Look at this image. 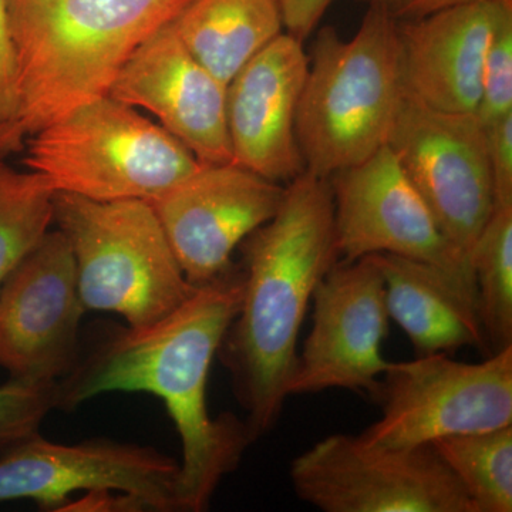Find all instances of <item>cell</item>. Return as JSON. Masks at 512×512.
<instances>
[{
    "mask_svg": "<svg viewBox=\"0 0 512 512\" xmlns=\"http://www.w3.org/2000/svg\"><path fill=\"white\" fill-rule=\"evenodd\" d=\"M242 268L197 286L173 312L144 328H119L82 355L56 382V409H76L109 393H148L163 400L181 440L180 511L210 508L222 480L254 443L245 420L208 409L211 365L241 308Z\"/></svg>",
    "mask_w": 512,
    "mask_h": 512,
    "instance_id": "cell-1",
    "label": "cell"
},
{
    "mask_svg": "<svg viewBox=\"0 0 512 512\" xmlns=\"http://www.w3.org/2000/svg\"><path fill=\"white\" fill-rule=\"evenodd\" d=\"M241 245V308L218 355L256 441L281 417L313 292L340 259L329 178H293L275 217Z\"/></svg>",
    "mask_w": 512,
    "mask_h": 512,
    "instance_id": "cell-2",
    "label": "cell"
},
{
    "mask_svg": "<svg viewBox=\"0 0 512 512\" xmlns=\"http://www.w3.org/2000/svg\"><path fill=\"white\" fill-rule=\"evenodd\" d=\"M184 0H5L16 120L32 136L111 84Z\"/></svg>",
    "mask_w": 512,
    "mask_h": 512,
    "instance_id": "cell-3",
    "label": "cell"
},
{
    "mask_svg": "<svg viewBox=\"0 0 512 512\" xmlns=\"http://www.w3.org/2000/svg\"><path fill=\"white\" fill-rule=\"evenodd\" d=\"M402 99L396 20L367 8L350 39L323 26L296 114L305 170L329 178L387 146Z\"/></svg>",
    "mask_w": 512,
    "mask_h": 512,
    "instance_id": "cell-4",
    "label": "cell"
},
{
    "mask_svg": "<svg viewBox=\"0 0 512 512\" xmlns=\"http://www.w3.org/2000/svg\"><path fill=\"white\" fill-rule=\"evenodd\" d=\"M23 163L56 192L93 201H151L201 167L163 127L97 97L30 136Z\"/></svg>",
    "mask_w": 512,
    "mask_h": 512,
    "instance_id": "cell-5",
    "label": "cell"
},
{
    "mask_svg": "<svg viewBox=\"0 0 512 512\" xmlns=\"http://www.w3.org/2000/svg\"><path fill=\"white\" fill-rule=\"evenodd\" d=\"M55 222L69 241L86 311L117 313L144 328L194 291L150 202L93 201L56 192Z\"/></svg>",
    "mask_w": 512,
    "mask_h": 512,
    "instance_id": "cell-6",
    "label": "cell"
},
{
    "mask_svg": "<svg viewBox=\"0 0 512 512\" xmlns=\"http://www.w3.org/2000/svg\"><path fill=\"white\" fill-rule=\"evenodd\" d=\"M373 396L383 416L360 436L376 446L413 448L456 434L512 426V345L480 363L448 353L389 362Z\"/></svg>",
    "mask_w": 512,
    "mask_h": 512,
    "instance_id": "cell-7",
    "label": "cell"
},
{
    "mask_svg": "<svg viewBox=\"0 0 512 512\" xmlns=\"http://www.w3.org/2000/svg\"><path fill=\"white\" fill-rule=\"evenodd\" d=\"M292 487L323 512H477L431 446H376L332 434L295 458Z\"/></svg>",
    "mask_w": 512,
    "mask_h": 512,
    "instance_id": "cell-8",
    "label": "cell"
},
{
    "mask_svg": "<svg viewBox=\"0 0 512 512\" xmlns=\"http://www.w3.org/2000/svg\"><path fill=\"white\" fill-rule=\"evenodd\" d=\"M387 147L444 237L471 265L494 210L487 133L477 114L434 110L403 92Z\"/></svg>",
    "mask_w": 512,
    "mask_h": 512,
    "instance_id": "cell-9",
    "label": "cell"
},
{
    "mask_svg": "<svg viewBox=\"0 0 512 512\" xmlns=\"http://www.w3.org/2000/svg\"><path fill=\"white\" fill-rule=\"evenodd\" d=\"M329 181L343 261L392 254L424 262L444 272L476 305L473 268L444 237L389 147Z\"/></svg>",
    "mask_w": 512,
    "mask_h": 512,
    "instance_id": "cell-10",
    "label": "cell"
},
{
    "mask_svg": "<svg viewBox=\"0 0 512 512\" xmlns=\"http://www.w3.org/2000/svg\"><path fill=\"white\" fill-rule=\"evenodd\" d=\"M180 463L157 448L92 439L53 443L32 434L0 456V503L35 501L47 511H62L72 495L96 490L127 493L147 511H180Z\"/></svg>",
    "mask_w": 512,
    "mask_h": 512,
    "instance_id": "cell-11",
    "label": "cell"
},
{
    "mask_svg": "<svg viewBox=\"0 0 512 512\" xmlns=\"http://www.w3.org/2000/svg\"><path fill=\"white\" fill-rule=\"evenodd\" d=\"M86 312L69 241L49 231L0 286V367L9 377L63 379L82 359Z\"/></svg>",
    "mask_w": 512,
    "mask_h": 512,
    "instance_id": "cell-12",
    "label": "cell"
},
{
    "mask_svg": "<svg viewBox=\"0 0 512 512\" xmlns=\"http://www.w3.org/2000/svg\"><path fill=\"white\" fill-rule=\"evenodd\" d=\"M312 329L298 353L288 394L329 389L375 392L389 366L383 276L372 256L338 262L313 292Z\"/></svg>",
    "mask_w": 512,
    "mask_h": 512,
    "instance_id": "cell-13",
    "label": "cell"
},
{
    "mask_svg": "<svg viewBox=\"0 0 512 512\" xmlns=\"http://www.w3.org/2000/svg\"><path fill=\"white\" fill-rule=\"evenodd\" d=\"M285 191L235 163L201 164L148 202L185 278L197 288L234 268L235 249L275 217Z\"/></svg>",
    "mask_w": 512,
    "mask_h": 512,
    "instance_id": "cell-14",
    "label": "cell"
},
{
    "mask_svg": "<svg viewBox=\"0 0 512 512\" xmlns=\"http://www.w3.org/2000/svg\"><path fill=\"white\" fill-rule=\"evenodd\" d=\"M109 96L150 111L201 164L232 163L227 86L188 52L170 22L128 57Z\"/></svg>",
    "mask_w": 512,
    "mask_h": 512,
    "instance_id": "cell-15",
    "label": "cell"
},
{
    "mask_svg": "<svg viewBox=\"0 0 512 512\" xmlns=\"http://www.w3.org/2000/svg\"><path fill=\"white\" fill-rule=\"evenodd\" d=\"M308 67L302 40L281 33L227 84L232 163L274 183L305 171L296 114Z\"/></svg>",
    "mask_w": 512,
    "mask_h": 512,
    "instance_id": "cell-16",
    "label": "cell"
},
{
    "mask_svg": "<svg viewBox=\"0 0 512 512\" xmlns=\"http://www.w3.org/2000/svg\"><path fill=\"white\" fill-rule=\"evenodd\" d=\"M512 0H480L397 22L403 92L434 110L476 113L485 55Z\"/></svg>",
    "mask_w": 512,
    "mask_h": 512,
    "instance_id": "cell-17",
    "label": "cell"
},
{
    "mask_svg": "<svg viewBox=\"0 0 512 512\" xmlns=\"http://www.w3.org/2000/svg\"><path fill=\"white\" fill-rule=\"evenodd\" d=\"M369 256L383 276L389 318L406 332L417 355L488 348L476 305L444 272L403 256Z\"/></svg>",
    "mask_w": 512,
    "mask_h": 512,
    "instance_id": "cell-18",
    "label": "cell"
},
{
    "mask_svg": "<svg viewBox=\"0 0 512 512\" xmlns=\"http://www.w3.org/2000/svg\"><path fill=\"white\" fill-rule=\"evenodd\" d=\"M168 22L225 86L285 28L278 0H184Z\"/></svg>",
    "mask_w": 512,
    "mask_h": 512,
    "instance_id": "cell-19",
    "label": "cell"
},
{
    "mask_svg": "<svg viewBox=\"0 0 512 512\" xmlns=\"http://www.w3.org/2000/svg\"><path fill=\"white\" fill-rule=\"evenodd\" d=\"M430 446L477 512L512 511V426L443 437Z\"/></svg>",
    "mask_w": 512,
    "mask_h": 512,
    "instance_id": "cell-20",
    "label": "cell"
},
{
    "mask_svg": "<svg viewBox=\"0 0 512 512\" xmlns=\"http://www.w3.org/2000/svg\"><path fill=\"white\" fill-rule=\"evenodd\" d=\"M478 320L491 355L512 345V207H494L471 252Z\"/></svg>",
    "mask_w": 512,
    "mask_h": 512,
    "instance_id": "cell-21",
    "label": "cell"
},
{
    "mask_svg": "<svg viewBox=\"0 0 512 512\" xmlns=\"http://www.w3.org/2000/svg\"><path fill=\"white\" fill-rule=\"evenodd\" d=\"M55 194L42 175L0 164V286L50 231Z\"/></svg>",
    "mask_w": 512,
    "mask_h": 512,
    "instance_id": "cell-22",
    "label": "cell"
},
{
    "mask_svg": "<svg viewBox=\"0 0 512 512\" xmlns=\"http://www.w3.org/2000/svg\"><path fill=\"white\" fill-rule=\"evenodd\" d=\"M56 409V382L9 377L0 386V456L39 431Z\"/></svg>",
    "mask_w": 512,
    "mask_h": 512,
    "instance_id": "cell-23",
    "label": "cell"
},
{
    "mask_svg": "<svg viewBox=\"0 0 512 512\" xmlns=\"http://www.w3.org/2000/svg\"><path fill=\"white\" fill-rule=\"evenodd\" d=\"M476 114L484 127L512 114V3L498 20L485 55Z\"/></svg>",
    "mask_w": 512,
    "mask_h": 512,
    "instance_id": "cell-24",
    "label": "cell"
},
{
    "mask_svg": "<svg viewBox=\"0 0 512 512\" xmlns=\"http://www.w3.org/2000/svg\"><path fill=\"white\" fill-rule=\"evenodd\" d=\"M494 207H512V114L484 127Z\"/></svg>",
    "mask_w": 512,
    "mask_h": 512,
    "instance_id": "cell-25",
    "label": "cell"
},
{
    "mask_svg": "<svg viewBox=\"0 0 512 512\" xmlns=\"http://www.w3.org/2000/svg\"><path fill=\"white\" fill-rule=\"evenodd\" d=\"M18 114L15 59L6 22L5 0H0V123L15 120Z\"/></svg>",
    "mask_w": 512,
    "mask_h": 512,
    "instance_id": "cell-26",
    "label": "cell"
},
{
    "mask_svg": "<svg viewBox=\"0 0 512 512\" xmlns=\"http://www.w3.org/2000/svg\"><path fill=\"white\" fill-rule=\"evenodd\" d=\"M333 2L335 0H278L285 28L302 42L315 32Z\"/></svg>",
    "mask_w": 512,
    "mask_h": 512,
    "instance_id": "cell-27",
    "label": "cell"
},
{
    "mask_svg": "<svg viewBox=\"0 0 512 512\" xmlns=\"http://www.w3.org/2000/svg\"><path fill=\"white\" fill-rule=\"evenodd\" d=\"M367 8L377 9L387 16L402 22V20L419 19L440 10L480 2V0H356Z\"/></svg>",
    "mask_w": 512,
    "mask_h": 512,
    "instance_id": "cell-28",
    "label": "cell"
},
{
    "mask_svg": "<svg viewBox=\"0 0 512 512\" xmlns=\"http://www.w3.org/2000/svg\"><path fill=\"white\" fill-rule=\"evenodd\" d=\"M62 511L96 512H143L147 511L143 501L131 494L114 490L87 491L84 497L76 498L64 505Z\"/></svg>",
    "mask_w": 512,
    "mask_h": 512,
    "instance_id": "cell-29",
    "label": "cell"
},
{
    "mask_svg": "<svg viewBox=\"0 0 512 512\" xmlns=\"http://www.w3.org/2000/svg\"><path fill=\"white\" fill-rule=\"evenodd\" d=\"M25 128L19 123V120H9L0 123V164L6 163V160L12 154L19 153L25 146Z\"/></svg>",
    "mask_w": 512,
    "mask_h": 512,
    "instance_id": "cell-30",
    "label": "cell"
}]
</instances>
